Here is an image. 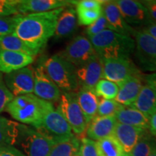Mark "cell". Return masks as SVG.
Here are the masks:
<instances>
[{"label": "cell", "instance_id": "11", "mask_svg": "<svg viewBox=\"0 0 156 156\" xmlns=\"http://www.w3.org/2000/svg\"><path fill=\"white\" fill-rule=\"evenodd\" d=\"M5 85L13 96L34 93V69L30 67L5 74L3 77Z\"/></svg>", "mask_w": 156, "mask_h": 156}, {"label": "cell", "instance_id": "26", "mask_svg": "<svg viewBox=\"0 0 156 156\" xmlns=\"http://www.w3.org/2000/svg\"><path fill=\"white\" fill-rule=\"evenodd\" d=\"M1 50L20 52L33 56L34 57L38 54L13 34L0 37V51Z\"/></svg>", "mask_w": 156, "mask_h": 156}, {"label": "cell", "instance_id": "33", "mask_svg": "<svg viewBox=\"0 0 156 156\" xmlns=\"http://www.w3.org/2000/svg\"><path fill=\"white\" fill-rule=\"evenodd\" d=\"M20 14L0 17V37L12 34Z\"/></svg>", "mask_w": 156, "mask_h": 156}, {"label": "cell", "instance_id": "31", "mask_svg": "<svg viewBox=\"0 0 156 156\" xmlns=\"http://www.w3.org/2000/svg\"><path fill=\"white\" fill-rule=\"evenodd\" d=\"M78 24L84 26H89L96 21L103 13V9H80L76 8Z\"/></svg>", "mask_w": 156, "mask_h": 156}, {"label": "cell", "instance_id": "7", "mask_svg": "<svg viewBox=\"0 0 156 156\" xmlns=\"http://www.w3.org/2000/svg\"><path fill=\"white\" fill-rule=\"evenodd\" d=\"M57 110L62 114L73 133L81 134L88 125L85 116L78 104L75 93H62Z\"/></svg>", "mask_w": 156, "mask_h": 156}, {"label": "cell", "instance_id": "24", "mask_svg": "<svg viewBox=\"0 0 156 156\" xmlns=\"http://www.w3.org/2000/svg\"><path fill=\"white\" fill-rule=\"evenodd\" d=\"M131 106L150 118L156 113V93L148 85H144Z\"/></svg>", "mask_w": 156, "mask_h": 156}, {"label": "cell", "instance_id": "23", "mask_svg": "<svg viewBox=\"0 0 156 156\" xmlns=\"http://www.w3.org/2000/svg\"><path fill=\"white\" fill-rule=\"evenodd\" d=\"M75 93L78 104L89 124L96 116L99 102L98 97L95 94L94 90L83 87H80L77 93Z\"/></svg>", "mask_w": 156, "mask_h": 156}, {"label": "cell", "instance_id": "2", "mask_svg": "<svg viewBox=\"0 0 156 156\" xmlns=\"http://www.w3.org/2000/svg\"><path fill=\"white\" fill-rule=\"evenodd\" d=\"M97 55L102 59L129 58L135 49V41L131 36L105 30L89 38Z\"/></svg>", "mask_w": 156, "mask_h": 156}, {"label": "cell", "instance_id": "41", "mask_svg": "<svg viewBox=\"0 0 156 156\" xmlns=\"http://www.w3.org/2000/svg\"><path fill=\"white\" fill-rule=\"evenodd\" d=\"M143 79L145 81L146 85L153 89L156 93V73L144 76Z\"/></svg>", "mask_w": 156, "mask_h": 156}, {"label": "cell", "instance_id": "21", "mask_svg": "<svg viewBox=\"0 0 156 156\" xmlns=\"http://www.w3.org/2000/svg\"><path fill=\"white\" fill-rule=\"evenodd\" d=\"M77 25L78 21L76 9L73 7L64 8L56 23L54 35V39L62 40L72 36L77 29Z\"/></svg>", "mask_w": 156, "mask_h": 156}, {"label": "cell", "instance_id": "25", "mask_svg": "<svg viewBox=\"0 0 156 156\" xmlns=\"http://www.w3.org/2000/svg\"><path fill=\"white\" fill-rule=\"evenodd\" d=\"M19 126V123L4 116H0V145H16Z\"/></svg>", "mask_w": 156, "mask_h": 156}, {"label": "cell", "instance_id": "28", "mask_svg": "<svg viewBox=\"0 0 156 156\" xmlns=\"http://www.w3.org/2000/svg\"><path fill=\"white\" fill-rule=\"evenodd\" d=\"M96 145L100 156H126L122 146L114 136L98 140Z\"/></svg>", "mask_w": 156, "mask_h": 156}, {"label": "cell", "instance_id": "43", "mask_svg": "<svg viewBox=\"0 0 156 156\" xmlns=\"http://www.w3.org/2000/svg\"><path fill=\"white\" fill-rule=\"evenodd\" d=\"M143 30H145L146 32L148 33L151 36L156 39V23L154 22L151 23V25H147V26L144 27Z\"/></svg>", "mask_w": 156, "mask_h": 156}, {"label": "cell", "instance_id": "5", "mask_svg": "<svg viewBox=\"0 0 156 156\" xmlns=\"http://www.w3.org/2000/svg\"><path fill=\"white\" fill-rule=\"evenodd\" d=\"M33 127L54 144L74 136L69 124L57 109L54 108L48 112L41 122Z\"/></svg>", "mask_w": 156, "mask_h": 156}, {"label": "cell", "instance_id": "27", "mask_svg": "<svg viewBox=\"0 0 156 156\" xmlns=\"http://www.w3.org/2000/svg\"><path fill=\"white\" fill-rule=\"evenodd\" d=\"M80 140L73 136L65 141L54 144L48 156H75L80 151Z\"/></svg>", "mask_w": 156, "mask_h": 156}, {"label": "cell", "instance_id": "16", "mask_svg": "<svg viewBox=\"0 0 156 156\" xmlns=\"http://www.w3.org/2000/svg\"><path fill=\"white\" fill-rule=\"evenodd\" d=\"M116 124L115 116H95L87 126V138L97 142L113 136Z\"/></svg>", "mask_w": 156, "mask_h": 156}, {"label": "cell", "instance_id": "30", "mask_svg": "<svg viewBox=\"0 0 156 156\" xmlns=\"http://www.w3.org/2000/svg\"><path fill=\"white\" fill-rule=\"evenodd\" d=\"M119 85L116 83L101 79L95 85L94 91L98 97L107 100H114L119 92Z\"/></svg>", "mask_w": 156, "mask_h": 156}, {"label": "cell", "instance_id": "8", "mask_svg": "<svg viewBox=\"0 0 156 156\" xmlns=\"http://www.w3.org/2000/svg\"><path fill=\"white\" fill-rule=\"evenodd\" d=\"M134 37L136 58L140 67L146 71L156 72V39L143 29L136 30Z\"/></svg>", "mask_w": 156, "mask_h": 156}, {"label": "cell", "instance_id": "40", "mask_svg": "<svg viewBox=\"0 0 156 156\" xmlns=\"http://www.w3.org/2000/svg\"><path fill=\"white\" fill-rule=\"evenodd\" d=\"M141 2L147 9L152 20L156 23V0H146L141 1Z\"/></svg>", "mask_w": 156, "mask_h": 156}, {"label": "cell", "instance_id": "19", "mask_svg": "<svg viewBox=\"0 0 156 156\" xmlns=\"http://www.w3.org/2000/svg\"><path fill=\"white\" fill-rule=\"evenodd\" d=\"M34 61V56L20 52L0 51V73L8 74L26 67Z\"/></svg>", "mask_w": 156, "mask_h": 156}, {"label": "cell", "instance_id": "15", "mask_svg": "<svg viewBox=\"0 0 156 156\" xmlns=\"http://www.w3.org/2000/svg\"><path fill=\"white\" fill-rule=\"evenodd\" d=\"M102 9L109 30L125 36H134L136 30L126 22L116 2L104 1Z\"/></svg>", "mask_w": 156, "mask_h": 156}, {"label": "cell", "instance_id": "4", "mask_svg": "<svg viewBox=\"0 0 156 156\" xmlns=\"http://www.w3.org/2000/svg\"><path fill=\"white\" fill-rule=\"evenodd\" d=\"M44 67L62 93H75L80 87L76 76V67L58 54L48 58L44 63Z\"/></svg>", "mask_w": 156, "mask_h": 156}, {"label": "cell", "instance_id": "32", "mask_svg": "<svg viewBox=\"0 0 156 156\" xmlns=\"http://www.w3.org/2000/svg\"><path fill=\"white\" fill-rule=\"evenodd\" d=\"M122 106L115 100H107L100 98L98 106L97 114L98 116H115L116 112Z\"/></svg>", "mask_w": 156, "mask_h": 156}, {"label": "cell", "instance_id": "44", "mask_svg": "<svg viewBox=\"0 0 156 156\" xmlns=\"http://www.w3.org/2000/svg\"><path fill=\"white\" fill-rule=\"evenodd\" d=\"M150 156H156V147H155V149L153 151V153L151 154V155Z\"/></svg>", "mask_w": 156, "mask_h": 156}, {"label": "cell", "instance_id": "6", "mask_svg": "<svg viewBox=\"0 0 156 156\" xmlns=\"http://www.w3.org/2000/svg\"><path fill=\"white\" fill-rule=\"evenodd\" d=\"M16 145L26 156H48L54 143L34 128L20 124Z\"/></svg>", "mask_w": 156, "mask_h": 156}, {"label": "cell", "instance_id": "45", "mask_svg": "<svg viewBox=\"0 0 156 156\" xmlns=\"http://www.w3.org/2000/svg\"><path fill=\"white\" fill-rule=\"evenodd\" d=\"M75 156H80V153H78L77 154V155H76Z\"/></svg>", "mask_w": 156, "mask_h": 156}, {"label": "cell", "instance_id": "42", "mask_svg": "<svg viewBox=\"0 0 156 156\" xmlns=\"http://www.w3.org/2000/svg\"><path fill=\"white\" fill-rule=\"evenodd\" d=\"M149 129L150 133L153 136H156V113L149 118Z\"/></svg>", "mask_w": 156, "mask_h": 156}, {"label": "cell", "instance_id": "10", "mask_svg": "<svg viewBox=\"0 0 156 156\" xmlns=\"http://www.w3.org/2000/svg\"><path fill=\"white\" fill-rule=\"evenodd\" d=\"M75 67L86 63L97 56L89 38L78 36L70 41L63 51L58 54Z\"/></svg>", "mask_w": 156, "mask_h": 156}, {"label": "cell", "instance_id": "9", "mask_svg": "<svg viewBox=\"0 0 156 156\" xmlns=\"http://www.w3.org/2000/svg\"><path fill=\"white\" fill-rule=\"evenodd\" d=\"M140 75V70L129 58L103 60V79L119 86L130 77Z\"/></svg>", "mask_w": 156, "mask_h": 156}, {"label": "cell", "instance_id": "14", "mask_svg": "<svg viewBox=\"0 0 156 156\" xmlns=\"http://www.w3.org/2000/svg\"><path fill=\"white\" fill-rule=\"evenodd\" d=\"M76 76L80 87L94 90L97 83L103 79L102 58L97 55L76 67Z\"/></svg>", "mask_w": 156, "mask_h": 156}, {"label": "cell", "instance_id": "17", "mask_svg": "<svg viewBox=\"0 0 156 156\" xmlns=\"http://www.w3.org/2000/svg\"><path fill=\"white\" fill-rule=\"evenodd\" d=\"M145 133V129L117 123L113 136L122 146L125 155L127 156Z\"/></svg>", "mask_w": 156, "mask_h": 156}, {"label": "cell", "instance_id": "22", "mask_svg": "<svg viewBox=\"0 0 156 156\" xmlns=\"http://www.w3.org/2000/svg\"><path fill=\"white\" fill-rule=\"evenodd\" d=\"M117 123L147 129L149 118L132 106H122L115 115Z\"/></svg>", "mask_w": 156, "mask_h": 156}, {"label": "cell", "instance_id": "13", "mask_svg": "<svg viewBox=\"0 0 156 156\" xmlns=\"http://www.w3.org/2000/svg\"><path fill=\"white\" fill-rule=\"evenodd\" d=\"M116 2L123 17L130 26H147L154 21L141 2L134 0H118Z\"/></svg>", "mask_w": 156, "mask_h": 156}, {"label": "cell", "instance_id": "20", "mask_svg": "<svg viewBox=\"0 0 156 156\" xmlns=\"http://www.w3.org/2000/svg\"><path fill=\"white\" fill-rule=\"evenodd\" d=\"M141 75L130 77L120 85L119 92L114 100L122 106H131L137 98L143 83Z\"/></svg>", "mask_w": 156, "mask_h": 156}, {"label": "cell", "instance_id": "3", "mask_svg": "<svg viewBox=\"0 0 156 156\" xmlns=\"http://www.w3.org/2000/svg\"><path fill=\"white\" fill-rule=\"evenodd\" d=\"M54 108L52 103L30 93L14 97L5 111L15 120L34 126Z\"/></svg>", "mask_w": 156, "mask_h": 156}, {"label": "cell", "instance_id": "1", "mask_svg": "<svg viewBox=\"0 0 156 156\" xmlns=\"http://www.w3.org/2000/svg\"><path fill=\"white\" fill-rule=\"evenodd\" d=\"M64 8L40 13L20 14L13 34L38 54L54 36L56 23Z\"/></svg>", "mask_w": 156, "mask_h": 156}, {"label": "cell", "instance_id": "18", "mask_svg": "<svg viewBox=\"0 0 156 156\" xmlns=\"http://www.w3.org/2000/svg\"><path fill=\"white\" fill-rule=\"evenodd\" d=\"M72 4V1L65 0H19L17 9L19 14L40 13L65 8Z\"/></svg>", "mask_w": 156, "mask_h": 156}, {"label": "cell", "instance_id": "39", "mask_svg": "<svg viewBox=\"0 0 156 156\" xmlns=\"http://www.w3.org/2000/svg\"><path fill=\"white\" fill-rule=\"evenodd\" d=\"M0 156H26L14 146L0 145Z\"/></svg>", "mask_w": 156, "mask_h": 156}, {"label": "cell", "instance_id": "37", "mask_svg": "<svg viewBox=\"0 0 156 156\" xmlns=\"http://www.w3.org/2000/svg\"><path fill=\"white\" fill-rule=\"evenodd\" d=\"M19 0H0V17L19 14L17 7Z\"/></svg>", "mask_w": 156, "mask_h": 156}, {"label": "cell", "instance_id": "35", "mask_svg": "<svg viewBox=\"0 0 156 156\" xmlns=\"http://www.w3.org/2000/svg\"><path fill=\"white\" fill-rule=\"evenodd\" d=\"M79 153L80 156H100L96 142L85 137L80 140Z\"/></svg>", "mask_w": 156, "mask_h": 156}, {"label": "cell", "instance_id": "36", "mask_svg": "<svg viewBox=\"0 0 156 156\" xmlns=\"http://www.w3.org/2000/svg\"><path fill=\"white\" fill-rule=\"evenodd\" d=\"M13 98H14L13 95L5 85L2 73H0V114L5 112L7 105Z\"/></svg>", "mask_w": 156, "mask_h": 156}, {"label": "cell", "instance_id": "12", "mask_svg": "<svg viewBox=\"0 0 156 156\" xmlns=\"http://www.w3.org/2000/svg\"><path fill=\"white\" fill-rule=\"evenodd\" d=\"M34 94L51 103L57 102L61 97L62 91L46 74L44 64L34 69Z\"/></svg>", "mask_w": 156, "mask_h": 156}, {"label": "cell", "instance_id": "34", "mask_svg": "<svg viewBox=\"0 0 156 156\" xmlns=\"http://www.w3.org/2000/svg\"><path fill=\"white\" fill-rule=\"evenodd\" d=\"M108 29V23H107L106 19L103 13L101 15V17L95 21L93 24H91L89 26H87L85 29V34L87 35V38H90L92 37L96 36L100 33L103 32L105 30Z\"/></svg>", "mask_w": 156, "mask_h": 156}, {"label": "cell", "instance_id": "38", "mask_svg": "<svg viewBox=\"0 0 156 156\" xmlns=\"http://www.w3.org/2000/svg\"><path fill=\"white\" fill-rule=\"evenodd\" d=\"M76 8L80 9H101L103 7V4L104 1L100 0H81V1L75 2Z\"/></svg>", "mask_w": 156, "mask_h": 156}, {"label": "cell", "instance_id": "29", "mask_svg": "<svg viewBox=\"0 0 156 156\" xmlns=\"http://www.w3.org/2000/svg\"><path fill=\"white\" fill-rule=\"evenodd\" d=\"M156 147V140L151 134L145 133L127 156H150Z\"/></svg>", "mask_w": 156, "mask_h": 156}]
</instances>
